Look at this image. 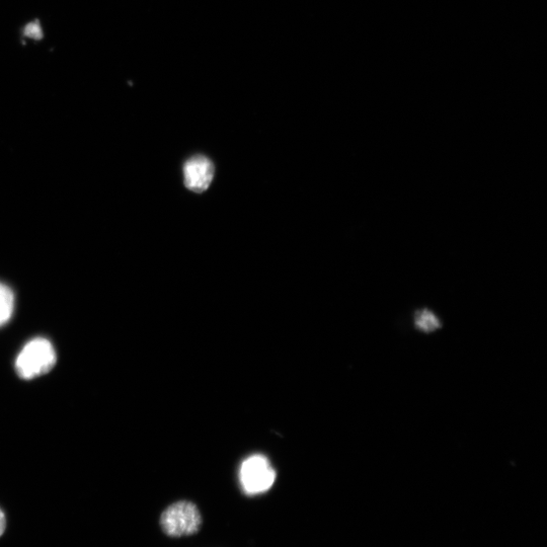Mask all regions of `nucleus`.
<instances>
[{"label":"nucleus","instance_id":"8","mask_svg":"<svg viewBox=\"0 0 547 547\" xmlns=\"http://www.w3.org/2000/svg\"><path fill=\"white\" fill-rule=\"evenodd\" d=\"M7 521L5 513L0 509V536H2L6 530Z\"/></svg>","mask_w":547,"mask_h":547},{"label":"nucleus","instance_id":"7","mask_svg":"<svg viewBox=\"0 0 547 547\" xmlns=\"http://www.w3.org/2000/svg\"><path fill=\"white\" fill-rule=\"evenodd\" d=\"M25 34L29 38H33V39H41L42 36H43L41 27L37 23H33V24L28 25L26 27Z\"/></svg>","mask_w":547,"mask_h":547},{"label":"nucleus","instance_id":"4","mask_svg":"<svg viewBox=\"0 0 547 547\" xmlns=\"http://www.w3.org/2000/svg\"><path fill=\"white\" fill-rule=\"evenodd\" d=\"M183 174L186 188L201 194L209 189L214 179L215 168L207 156L197 154L185 163Z\"/></svg>","mask_w":547,"mask_h":547},{"label":"nucleus","instance_id":"1","mask_svg":"<svg viewBox=\"0 0 547 547\" xmlns=\"http://www.w3.org/2000/svg\"><path fill=\"white\" fill-rule=\"evenodd\" d=\"M56 360L53 345L45 338H35L19 354L16 371L21 378L31 380L50 372Z\"/></svg>","mask_w":547,"mask_h":547},{"label":"nucleus","instance_id":"6","mask_svg":"<svg viewBox=\"0 0 547 547\" xmlns=\"http://www.w3.org/2000/svg\"><path fill=\"white\" fill-rule=\"evenodd\" d=\"M441 321L428 308L418 310L415 316V326L422 333H434L441 328Z\"/></svg>","mask_w":547,"mask_h":547},{"label":"nucleus","instance_id":"3","mask_svg":"<svg viewBox=\"0 0 547 547\" xmlns=\"http://www.w3.org/2000/svg\"><path fill=\"white\" fill-rule=\"evenodd\" d=\"M202 517L197 506L182 501L170 506L161 517L164 532L171 537H182L197 533Z\"/></svg>","mask_w":547,"mask_h":547},{"label":"nucleus","instance_id":"2","mask_svg":"<svg viewBox=\"0 0 547 547\" xmlns=\"http://www.w3.org/2000/svg\"><path fill=\"white\" fill-rule=\"evenodd\" d=\"M276 472L270 460L255 454L248 457L240 470V481L247 495H259L268 492L274 485Z\"/></svg>","mask_w":547,"mask_h":547},{"label":"nucleus","instance_id":"5","mask_svg":"<svg viewBox=\"0 0 547 547\" xmlns=\"http://www.w3.org/2000/svg\"><path fill=\"white\" fill-rule=\"evenodd\" d=\"M15 296L12 289L0 283V327L7 325L14 314Z\"/></svg>","mask_w":547,"mask_h":547}]
</instances>
